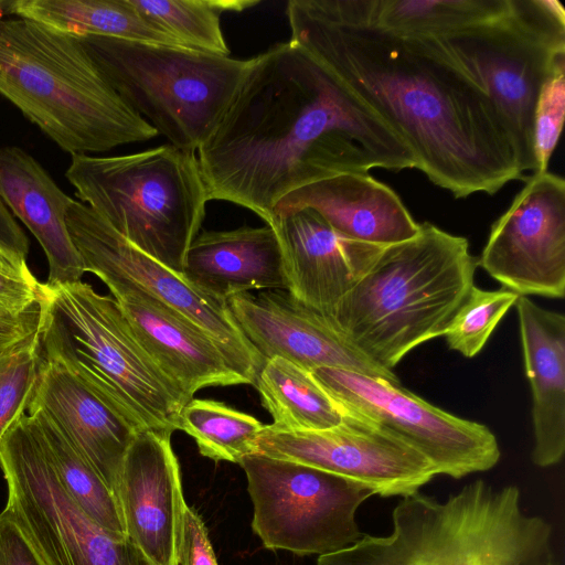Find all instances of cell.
Returning a JSON list of instances; mask_svg holds the SVG:
<instances>
[{
    "instance_id": "cell-1",
    "label": "cell",
    "mask_w": 565,
    "mask_h": 565,
    "mask_svg": "<svg viewBox=\"0 0 565 565\" xmlns=\"http://www.w3.org/2000/svg\"><path fill=\"white\" fill-rule=\"evenodd\" d=\"M289 41L374 110L416 167L456 199L525 180L490 98L434 38L352 15L341 0H290Z\"/></svg>"
},
{
    "instance_id": "cell-2",
    "label": "cell",
    "mask_w": 565,
    "mask_h": 565,
    "mask_svg": "<svg viewBox=\"0 0 565 565\" xmlns=\"http://www.w3.org/2000/svg\"><path fill=\"white\" fill-rule=\"evenodd\" d=\"M196 152L209 200L245 207L271 227L277 203L298 188L342 173L416 167L403 139L290 41L254 56Z\"/></svg>"
},
{
    "instance_id": "cell-3",
    "label": "cell",
    "mask_w": 565,
    "mask_h": 565,
    "mask_svg": "<svg viewBox=\"0 0 565 565\" xmlns=\"http://www.w3.org/2000/svg\"><path fill=\"white\" fill-rule=\"evenodd\" d=\"M469 242L425 222L382 248L329 316L364 355L391 370L413 349L444 335L473 286Z\"/></svg>"
},
{
    "instance_id": "cell-4",
    "label": "cell",
    "mask_w": 565,
    "mask_h": 565,
    "mask_svg": "<svg viewBox=\"0 0 565 565\" xmlns=\"http://www.w3.org/2000/svg\"><path fill=\"white\" fill-rule=\"evenodd\" d=\"M392 532L362 535L321 555L317 565H544L552 557V526L524 513L518 487L466 484L445 501L419 491L392 512Z\"/></svg>"
},
{
    "instance_id": "cell-5",
    "label": "cell",
    "mask_w": 565,
    "mask_h": 565,
    "mask_svg": "<svg viewBox=\"0 0 565 565\" xmlns=\"http://www.w3.org/2000/svg\"><path fill=\"white\" fill-rule=\"evenodd\" d=\"M0 94L71 156L158 136L116 93L78 39L29 19L0 21Z\"/></svg>"
},
{
    "instance_id": "cell-6",
    "label": "cell",
    "mask_w": 565,
    "mask_h": 565,
    "mask_svg": "<svg viewBox=\"0 0 565 565\" xmlns=\"http://www.w3.org/2000/svg\"><path fill=\"white\" fill-rule=\"evenodd\" d=\"M41 355L125 406L146 429L179 430L189 402L136 337L114 297L81 280L43 284Z\"/></svg>"
},
{
    "instance_id": "cell-7",
    "label": "cell",
    "mask_w": 565,
    "mask_h": 565,
    "mask_svg": "<svg viewBox=\"0 0 565 565\" xmlns=\"http://www.w3.org/2000/svg\"><path fill=\"white\" fill-rule=\"evenodd\" d=\"M65 177L79 202L182 276L210 201L195 152L166 143L109 157L74 154Z\"/></svg>"
},
{
    "instance_id": "cell-8",
    "label": "cell",
    "mask_w": 565,
    "mask_h": 565,
    "mask_svg": "<svg viewBox=\"0 0 565 565\" xmlns=\"http://www.w3.org/2000/svg\"><path fill=\"white\" fill-rule=\"evenodd\" d=\"M78 40L122 100L170 145L190 152L213 132L254 63L116 38Z\"/></svg>"
},
{
    "instance_id": "cell-9",
    "label": "cell",
    "mask_w": 565,
    "mask_h": 565,
    "mask_svg": "<svg viewBox=\"0 0 565 565\" xmlns=\"http://www.w3.org/2000/svg\"><path fill=\"white\" fill-rule=\"evenodd\" d=\"M482 87L525 175L535 170L533 118L541 87L565 61V9L558 0H509L497 17L434 38Z\"/></svg>"
},
{
    "instance_id": "cell-10",
    "label": "cell",
    "mask_w": 565,
    "mask_h": 565,
    "mask_svg": "<svg viewBox=\"0 0 565 565\" xmlns=\"http://www.w3.org/2000/svg\"><path fill=\"white\" fill-rule=\"evenodd\" d=\"M6 509L28 532L47 565H154L126 535L94 522L64 489L24 414L0 444Z\"/></svg>"
},
{
    "instance_id": "cell-11",
    "label": "cell",
    "mask_w": 565,
    "mask_h": 565,
    "mask_svg": "<svg viewBox=\"0 0 565 565\" xmlns=\"http://www.w3.org/2000/svg\"><path fill=\"white\" fill-rule=\"evenodd\" d=\"M252 527L268 550L326 555L362 537L359 507L374 492L355 481L260 454L244 457Z\"/></svg>"
},
{
    "instance_id": "cell-12",
    "label": "cell",
    "mask_w": 565,
    "mask_h": 565,
    "mask_svg": "<svg viewBox=\"0 0 565 565\" xmlns=\"http://www.w3.org/2000/svg\"><path fill=\"white\" fill-rule=\"evenodd\" d=\"M66 223L85 271L111 288L147 294L204 330L234 369L255 385L265 359L246 339L226 301L213 298L139 250L87 205L73 201Z\"/></svg>"
},
{
    "instance_id": "cell-13",
    "label": "cell",
    "mask_w": 565,
    "mask_h": 565,
    "mask_svg": "<svg viewBox=\"0 0 565 565\" xmlns=\"http://www.w3.org/2000/svg\"><path fill=\"white\" fill-rule=\"evenodd\" d=\"M311 374L343 412L407 443L437 475L460 479L490 470L500 459L497 437L486 425L440 409L401 385L333 367Z\"/></svg>"
},
{
    "instance_id": "cell-14",
    "label": "cell",
    "mask_w": 565,
    "mask_h": 565,
    "mask_svg": "<svg viewBox=\"0 0 565 565\" xmlns=\"http://www.w3.org/2000/svg\"><path fill=\"white\" fill-rule=\"evenodd\" d=\"M343 414L339 425L320 430L287 431L265 425L256 454L341 476L384 498L416 493L437 476L431 463L401 438Z\"/></svg>"
},
{
    "instance_id": "cell-15",
    "label": "cell",
    "mask_w": 565,
    "mask_h": 565,
    "mask_svg": "<svg viewBox=\"0 0 565 565\" xmlns=\"http://www.w3.org/2000/svg\"><path fill=\"white\" fill-rule=\"evenodd\" d=\"M492 224L478 265L520 296L565 295V181L533 173Z\"/></svg>"
},
{
    "instance_id": "cell-16",
    "label": "cell",
    "mask_w": 565,
    "mask_h": 565,
    "mask_svg": "<svg viewBox=\"0 0 565 565\" xmlns=\"http://www.w3.org/2000/svg\"><path fill=\"white\" fill-rule=\"evenodd\" d=\"M239 329L265 359L282 358L311 372L333 367L386 380L397 375L369 359L329 316L305 306L287 290L245 292L226 300Z\"/></svg>"
},
{
    "instance_id": "cell-17",
    "label": "cell",
    "mask_w": 565,
    "mask_h": 565,
    "mask_svg": "<svg viewBox=\"0 0 565 565\" xmlns=\"http://www.w3.org/2000/svg\"><path fill=\"white\" fill-rule=\"evenodd\" d=\"M171 435L139 431L126 452L115 491L127 537L154 565H179L188 508Z\"/></svg>"
},
{
    "instance_id": "cell-18",
    "label": "cell",
    "mask_w": 565,
    "mask_h": 565,
    "mask_svg": "<svg viewBox=\"0 0 565 565\" xmlns=\"http://www.w3.org/2000/svg\"><path fill=\"white\" fill-rule=\"evenodd\" d=\"M40 411L68 438L115 493L128 448L143 425L62 364L45 360L28 411Z\"/></svg>"
},
{
    "instance_id": "cell-19",
    "label": "cell",
    "mask_w": 565,
    "mask_h": 565,
    "mask_svg": "<svg viewBox=\"0 0 565 565\" xmlns=\"http://www.w3.org/2000/svg\"><path fill=\"white\" fill-rule=\"evenodd\" d=\"M273 227L282 249L288 292L326 316L332 313L383 248L339 234L307 207L278 215Z\"/></svg>"
},
{
    "instance_id": "cell-20",
    "label": "cell",
    "mask_w": 565,
    "mask_h": 565,
    "mask_svg": "<svg viewBox=\"0 0 565 565\" xmlns=\"http://www.w3.org/2000/svg\"><path fill=\"white\" fill-rule=\"evenodd\" d=\"M109 290L142 347L188 401L204 387L248 384L200 327L147 294Z\"/></svg>"
},
{
    "instance_id": "cell-21",
    "label": "cell",
    "mask_w": 565,
    "mask_h": 565,
    "mask_svg": "<svg viewBox=\"0 0 565 565\" xmlns=\"http://www.w3.org/2000/svg\"><path fill=\"white\" fill-rule=\"evenodd\" d=\"M305 207L320 214L339 234L376 246L407 241L419 231L399 196L369 172L342 173L294 190L277 203L275 220Z\"/></svg>"
},
{
    "instance_id": "cell-22",
    "label": "cell",
    "mask_w": 565,
    "mask_h": 565,
    "mask_svg": "<svg viewBox=\"0 0 565 565\" xmlns=\"http://www.w3.org/2000/svg\"><path fill=\"white\" fill-rule=\"evenodd\" d=\"M182 276L223 301L245 292L288 291L280 241L267 224L200 231L188 249Z\"/></svg>"
},
{
    "instance_id": "cell-23",
    "label": "cell",
    "mask_w": 565,
    "mask_h": 565,
    "mask_svg": "<svg viewBox=\"0 0 565 565\" xmlns=\"http://www.w3.org/2000/svg\"><path fill=\"white\" fill-rule=\"evenodd\" d=\"M525 374L532 394V461L557 465L565 452V317L526 296L515 305Z\"/></svg>"
},
{
    "instance_id": "cell-24",
    "label": "cell",
    "mask_w": 565,
    "mask_h": 565,
    "mask_svg": "<svg viewBox=\"0 0 565 565\" xmlns=\"http://www.w3.org/2000/svg\"><path fill=\"white\" fill-rule=\"evenodd\" d=\"M0 200L41 245L49 263L46 282L81 280L85 270L66 223L74 199L15 146H0Z\"/></svg>"
},
{
    "instance_id": "cell-25",
    "label": "cell",
    "mask_w": 565,
    "mask_h": 565,
    "mask_svg": "<svg viewBox=\"0 0 565 565\" xmlns=\"http://www.w3.org/2000/svg\"><path fill=\"white\" fill-rule=\"evenodd\" d=\"M14 15L76 39L106 36L181 46L130 0H15Z\"/></svg>"
},
{
    "instance_id": "cell-26",
    "label": "cell",
    "mask_w": 565,
    "mask_h": 565,
    "mask_svg": "<svg viewBox=\"0 0 565 565\" xmlns=\"http://www.w3.org/2000/svg\"><path fill=\"white\" fill-rule=\"evenodd\" d=\"M355 18L404 36L441 38L502 13L509 0H341Z\"/></svg>"
},
{
    "instance_id": "cell-27",
    "label": "cell",
    "mask_w": 565,
    "mask_h": 565,
    "mask_svg": "<svg viewBox=\"0 0 565 565\" xmlns=\"http://www.w3.org/2000/svg\"><path fill=\"white\" fill-rule=\"evenodd\" d=\"M255 386L262 404L279 430H320L334 427L343 412L311 372L282 358L263 364Z\"/></svg>"
},
{
    "instance_id": "cell-28",
    "label": "cell",
    "mask_w": 565,
    "mask_h": 565,
    "mask_svg": "<svg viewBox=\"0 0 565 565\" xmlns=\"http://www.w3.org/2000/svg\"><path fill=\"white\" fill-rule=\"evenodd\" d=\"M26 414L68 495L99 526L126 535L115 493L47 416L35 409Z\"/></svg>"
},
{
    "instance_id": "cell-29",
    "label": "cell",
    "mask_w": 565,
    "mask_h": 565,
    "mask_svg": "<svg viewBox=\"0 0 565 565\" xmlns=\"http://www.w3.org/2000/svg\"><path fill=\"white\" fill-rule=\"evenodd\" d=\"M153 25L179 45L204 53L230 56L221 18L243 12L259 0H130Z\"/></svg>"
},
{
    "instance_id": "cell-30",
    "label": "cell",
    "mask_w": 565,
    "mask_h": 565,
    "mask_svg": "<svg viewBox=\"0 0 565 565\" xmlns=\"http://www.w3.org/2000/svg\"><path fill=\"white\" fill-rule=\"evenodd\" d=\"M264 426L249 414L206 398H191L179 417V430L194 439L202 456L235 463L257 452Z\"/></svg>"
},
{
    "instance_id": "cell-31",
    "label": "cell",
    "mask_w": 565,
    "mask_h": 565,
    "mask_svg": "<svg viewBox=\"0 0 565 565\" xmlns=\"http://www.w3.org/2000/svg\"><path fill=\"white\" fill-rule=\"evenodd\" d=\"M519 296L507 288L490 291L473 285L444 334L449 349L466 358L477 355Z\"/></svg>"
},
{
    "instance_id": "cell-32",
    "label": "cell",
    "mask_w": 565,
    "mask_h": 565,
    "mask_svg": "<svg viewBox=\"0 0 565 565\" xmlns=\"http://www.w3.org/2000/svg\"><path fill=\"white\" fill-rule=\"evenodd\" d=\"M41 363L39 335L0 358V444L26 414Z\"/></svg>"
},
{
    "instance_id": "cell-33",
    "label": "cell",
    "mask_w": 565,
    "mask_h": 565,
    "mask_svg": "<svg viewBox=\"0 0 565 565\" xmlns=\"http://www.w3.org/2000/svg\"><path fill=\"white\" fill-rule=\"evenodd\" d=\"M565 116V61L559 62L543 83L533 118L535 170L548 171L551 156L558 142Z\"/></svg>"
},
{
    "instance_id": "cell-34",
    "label": "cell",
    "mask_w": 565,
    "mask_h": 565,
    "mask_svg": "<svg viewBox=\"0 0 565 565\" xmlns=\"http://www.w3.org/2000/svg\"><path fill=\"white\" fill-rule=\"evenodd\" d=\"M43 298V284L30 271L26 259L0 250V311L22 312Z\"/></svg>"
},
{
    "instance_id": "cell-35",
    "label": "cell",
    "mask_w": 565,
    "mask_h": 565,
    "mask_svg": "<svg viewBox=\"0 0 565 565\" xmlns=\"http://www.w3.org/2000/svg\"><path fill=\"white\" fill-rule=\"evenodd\" d=\"M0 565H47L25 529L6 508L0 512Z\"/></svg>"
},
{
    "instance_id": "cell-36",
    "label": "cell",
    "mask_w": 565,
    "mask_h": 565,
    "mask_svg": "<svg viewBox=\"0 0 565 565\" xmlns=\"http://www.w3.org/2000/svg\"><path fill=\"white\" fill-rule=\"evenodd\" d=\"M179 565H218L201 516L188 505L178 551Z\"/></svg>"
},
{
    "instance_id": "cell-37",
    "label": "cell",
    "mask_w": 565,
    "mask_h": 565,
    "mask_svg": "<svg viewBox=\"0 0 565 565\" xmlns=\"http://www.w3.org/2000/svg\"><path fill=\"white\" fill-rule=\"evenodd\" d=\"M42 300L22 312L0 311V358L39 335Z\"/></svg>"
},
{
    "instance_id": "cell-38",
    "label": "cell",
    "mask_w": 565,
    "mask_h": 565,
    "mask_svg": "<svg viewBox=\"0 0 565 565\" xmlns=\"http://www.w3.org/2000/svg\"><path fill=\"white\" fill-rule=\"evenodd\" d=\"M0 250L26 259L29 239L15 217L0 200Z\"/></svg>"
},
{
    "instance_id": "cell-39",
    "label": "cell",
    "mask_w": 565,
    "mask_h": 565,
    "mask_svg": "<svg viewBox=\"0 0 565 565\" xmlns=\"http://www.w3.org/2000/svg\"><path fill=\"white\" fill-rule=\"evenodd\" d=\"M15 0H0V21L14 15Z\"/></svg>"
},
{
    "instance_id": "cell-40",
    "label": "cell",
    "mask_w": 565,
    "mask_h": 565,
    "mask_svg": "<svg viewBox=\"0 0 565 565\" xmlns=\"http://www.w3.org/2000/svg\"><path fill=\"white\" fill-rule=\"evenodd\" d=\"M544 565H557V564L554 561H551V562H548V563H546Z\"/></svg>"
}]
</instances>
